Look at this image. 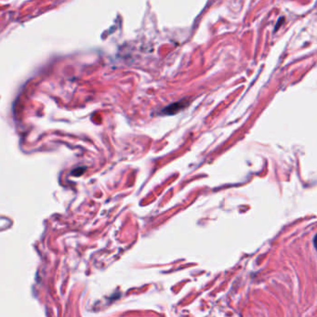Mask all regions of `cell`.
<instances>
[{
    "mask_svg": "<svg viewBox=\"0 0 317 317\" xmlns=\"http://www.w3.org/2000/svg\"><path fill=\"white\" fill-rule=\"evenodd\" d=\"M313 243H314V247H315V249L317 250V233L316 235H315V237L313 239Z\"/></svg>",
    "mask_w": 317,
    "mask_h": 317,
    "instance_id": "3",
    "label": "cell"
},
{
    "mask_svg": "<svg viewBox=\"0 0 317 317\" xmlns=\"http://www.w3.org/2000/svg\"><path fill=\"white\" fill-rule=\"evenodd\" d=\"M186 105H187L186 100H180V101L175 102V103H172V104H170L168 107H166L164 110H163V113H164L165 115H174L176 113L180 111L181 109H183Z\"/></svg>",
    "mask_w": 317,
    "mask_h": 317,
    "instance_id": "1",
    "label": "cell"
},
{
    "mask_svg": "<svg viewBox=\"0 0 317 317\" xmlns=\"http://www.w3.org/2000/svg\"><path fill=\"white\" fill-rule=\"evenodd\" d=\"M81 168H78V169H75L74 171H72V174L74 175V176H80V175L82 174V173H84L85 170H86V168H84L83 169H80Z\"/></svg>",
    "mask_w": 317,
    "mask_h": 317,
    "instance_id": "2",
    "label": "cell"
}]
</instances>
